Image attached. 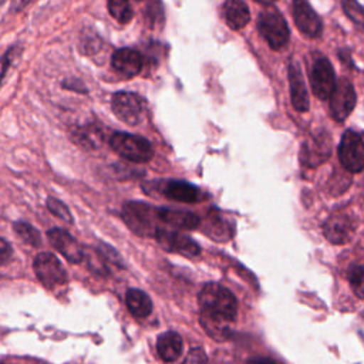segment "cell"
Masks as SVG:
<instances>
[{"label": "cell", "instance_id": "obj_36", "mask_svg": "<svg viewBox=\"0 0 364 364\" xmlns=\"http://www.w3.org/2000/svg\"><path fill=\"white\" fill-rule=\"evenodd\" d=\"M31 1H34V0H11L10 11H11V13H18V11H21L23 9H26Z\"/></svg>", "mask_w": 364, "mask_h": 364}, {"label": "cell", "instance_id": "obj_10", "mask_svg": "<svg viewBox=\"0 0 364 364\" xmlns=\"http://www.w3.org/2000/svg\"><path fill=\"white\" fill-rule=\"evenodd\" d=\"M313 94L320 100H327L336 87V75L331 63L320 55L316 58L310 73Z\"/></svg>", "mask_w": 364, "mask_h": 364}, {"label": "cell", "instance_id": "obj_18", "mask_svg": "<svg viewBox=\"0 0 364 364\" xmlns=\"http://www.w3.org/2000/svg\"><path fill=\"white\" fill-rule=\"evenodd\" d=\"M156 218L162 223L176 229L192 230L200 225V219L198 215L189 210L175 208H156Z\"/></svg>", "mask_w": 364, "mask_h": 364}, {"label": "cell", "instance_id": "obj_39", "mask_svg": "<svg viewBox=\"0 0 364 364\" xmlns=\"http://www.w3.org/2000/svg\"><path fill=\"white\" fill-rule=\"evenodd\" d=\"M136 1H139V0H136Z\"/></svg>", "mask_w": 364, "mask_h": 364}, {"label": "cell", "instance_id": "obj_20", "mask_svg": "<svg viewBox=\"0 0 364 364\" xmlns=\"http://www.w3.org/2000/svg\"><path fill=\"white\" fill-rule=\"evenodd\" d=\"M182 347H183V343L181 336L172 330L162 333L156 341L158 355L165 363H172L178 360L182 353Z\"/></svg>", "mask_w": 364, "mask_h": 364}, {"label": "cell", "instance_id": "obj_30", "mask_svg": "<svg viewBox=\"0 0 364 364\" xmlns=\"http://www.w3.org/2000/svg\"><path fill=\"white\" fill-rule=\"evenodd\" d=\"M97 252L102 256V259L105 262H109V263H114L115 266L118 267H124V263H122V257L121 255L111 246H108L107 243H100L98 245V249Z\"/></svg>", "mask_w": 364, "mask_h": 364}, {"label": "cell", "instance_id": "obj_27", "mask_svg": "<svg viewBox=\"0 0 364 364\" xmlns=\"http://www.w3.org/2000/svg\"><path fill=\"white\" fill-rule=\"evenodd\" d=\"M47 208H48V210H50L54 216L60 218L61 220H64V222H67V223H73L71 212H70V209L67 208V205L63 203L61 200H58V199H55V198H48V199H47Z\"/></svg>", "mask_w": 364, "mask_h": 364}, {"label": "cell", "instance_id": "obj_14", "mask_svg": "<svg viewBox=\"0 0 364 364\" xmlns=\"http://www.w3.org/2000/svg\"><path fill=\"white\" fill-rule=\"evenodd\" d=\"M161 193L168 199L185 203H196L205 198V193L196 185L185 181H165L161 183Z\"/></svg>", "mask_w": 364, "mask_h": 364}, {"label": "cell", "instance_id": "obj_2", "mask_svg": "<svg viewBox=\"0 0 364 364\" xmlns=\"http://www.w3.org/2000/svg\"><path fill=\"white\" fill-rule=\"evenodd\" d=\"M109 146L127 161L135 164H144L152 159L154 148L151 142L135 134L127 132H114L109 136Z\"/></svg>", "mask_w": 364, "mask_h": 364}, {"label": "cell", "instance_id": "obj_37", "mask_svg": "<svg viewBox=\"0 0 364 364\" xmlns=\"http://www.w3.org/2000/svg\"><path fill=\"white\" fill-rule=\"evenodd\" d=\"M249 364H277L276 361L270 360V358H257V360H253L252 363Z\"/></svg>", "mask_w": 364, "mask_h": 364}, {"label": "cell", "instance_id": "obj_21", "mask_svg": "<svg viewBox=\"0 0 364 364\" xmlns=\"http://www.w3.org/2000/svg\"><path fill=\"white\" fill-rule=\"evenodd\" d=\"M125 303L129 313L136 318H145L152 311L151 297L139 289H129L125 294Z\"/></svg>", "mask_w": 364, "mask_h": 364}, {"label": "cell", "instance_id": "obj_1", "mask_svg": "<svg viewBox=\"0 0 364 364\" xmlns=\"http://www.w3.org/2000/svg\"><path fill=\"white\" fill-rule=\"evenodd\" d=\"M199 323L209 337L223 341L232 334V323L237 317V301L233 293L219 284L208 283L198 296Z\"/></svg>", "mask_w": 364, "mask_h": 364}, {"label": "cell", "instance_id": "obj_31", "mask_svg": "<svg viewBox=\"0 0 364 364\" xmlns=\"http://www.w3.org/2000/svg\"><path fill=\"white\" fill-rule=\"evenodd\" d=\"M146 20L149 21V24H156L159 23V20H164V13H162V4L159 0H152L146 9L145 13Z\"/></svg>", "mask_w": 364, "mask_h": 364}, {"label": "cell", "instance_id": "obj_4", "mask_svg": "<svg viewBox=\"0 0 364 364\" xmlns=\"http://www.w3.org/2000/svg\"><path fill=\"white\" fill-rule=\"evenodd\" d=\"M122 219L128 228L139 236H154L158 229L155 220L156 208L142 202H128L122 208Z\"/></svg>", "mask_w": 364, "mask_h": 364}, {"label": "cell", "instance_id": "obj_34", "mask_svg": "<svg viewBox=\"0 0 364 364\" xmlns=\"http://www.w3.org/2000/svg\"><path fill=\"white\" fill-rule=\"evenodd\" d=\"M11 256H13L11 245L6 239L0 237V266L6 264L11 259Z\"/></svg>", "mask_w": 364, "mask_h": 364}, {"label": "cell", "instance_id": "obj_7", "mask_svg": "<svg viewBox=\"0 0 364 364\" xmlns=\"http://www.w3.org/2000/svg\"><path fill=\"white\" fill-rule=\"evenodd\" d=\"M111 107L117 118L125 122L127 125L135 127L144 118L145 102L135 92H129V91L115 92L111 100Z\"/></svg>", "mask_w": 364, "mask_h": 364}, {"label": "cell", "instance_id": "obj_11", "mask_svg": "<svg viewBox=\"0 0 364 364\" xmlns=\"http://www.w3.org/2000/svg\"><path fill=\"white\" fill-rule=\"evenodd\" d=\"M291 14L297 28L310 38H317L323 31V21L320 16L310 6L309 0H293Z\"/></svg>", "mask_w": 364, "mask_h": 364}, {"label": "cell", "instance_id": "obj_28", "mask_svg": "<svg viewBox=\"0 0 364 364\" xmlns=\"http://www.w3.org/2000/svg\"><path fill=\"white\" fill-rule=\"evenodd\" d=\"M347 277H348L350 286H351L353 291L355 293V296L358 299H363V267H361V264L351 266L348 269Z\"/></svg>", "mask_w": 364, "mask_h": 364}, {"label": "cell", "instance_id": "obj_5", "mask_svg": "<svg viewBox=\"0 0 364 364\" xmlns=\"http://www.w3.org/2000/svg\"><path fill=\"white\" fill-rule=\"evenodd\" d=\"M33 269L38 282L46 289H54L57 286H63L68 280L64 266L61 264L58 257L50 252L38 253L34 257Z\"/></svg>", "mask_w": 364, "mask_h": 364}, {"label": "cell", "instance_id": "obj_8", "mask_svg": "<svg viewBox=\"0 0 364 364\" xmlns=\"http://www.w3.org/2000/svg\"><path fill=\"white\" fill-rule=\"evenodd\" d=\"M328 98L330 114L338 122H343L351 114L357 101L355 90L347 78H340L336 81V87Z\"/></svg>", "mask_w": 364, "mask_h": 364}, {"label": "cell", "instance_id": "obj_23", "mask_svg": "<svg viewBox=\"0 0 364 364\" xmlns=\"http://www.w3.org/2000/svg\"><path fill=\"white\" fill-rule=\"evenodd\" d=\"M73 139L82 145L84 148L88 149H94L97 148L101 141H102V132L100 128H97L95 125H85V127H80L73 132Z\"/></svg>", "mask_w": 364, "mask_h": 364}, {"label": "cell", "instance_id": "obj_26", "mask_svg": "<svg viewBox=\"0 0 364 364\" xmlns=\"http://www.w3.org/2000/svg\"><path fill=\"white\" fill-rule=\"evenodd\" d=\"M84 259L87 260V266L91 272H94L95 274H107L108 269L105 264V260L102 259V256L97 252V250H91V252H85L84 250Z\"/></svg>", "mask_w": 364, "mask_h": 364}, {"label": "cell", "instance_id": "obj_29", "mask_svg": "<svg viewBox=\"0 0 364 364\" xmlns=\"http://www.w3.org/2000/svg\"><path fill=\"white\" fill-rule=\"evenodd\" d=\"M344 13L358 26L363 24V7L357 0H343Z\"/></svg>", "mask_w": 364, "mask_h": 364}, {"label": "cell", "instance_id": "obj_38", "mask_svg": "<svg viewBox=\"0 0 364 364\" xmlns=\"http://www.w3.org/2000/svg\"><path fill=\"white\" fill-rule=\"evenodd\" d=\"M256 3H260V4H263V6H272L276 0H255Z\"/></svg>", "mask_w": 364, "mask_h": 364}, {"label": "cell", "instance_id": "obj_25", "mask_svg": "<svg viewBox=\"0 0 364 364\" xmlns=\"http://www.w3.org/2000/svg\"><path fill=\"white\" fill-rule=\"evenodd\" d=\"M13 229L26 243H28L34 247H38L41 245L40 232L33 225H30L27 222H23V220H18V222L13 223Z\"/></svg>", "mask_w": 364, "mask_h": 364}, {"label": "cell", "instance_id": "obj_22", "mask_svg": "<svg viewBox=\"0 0 364 364\" xmlns=\"http://www.w3.org/2000/svg\"><path fill=\"white\" fill-rule=\"evenodd\" d=\"M203 232L212 237L213 240H219V242H223V240H229L230 236H232V229L229 228L228 222L218 213H213L208 218L206 223H205V228H203Z\"/></svg>", "mask_w": 364, "mask_h": 364}, {"label": "cell", "instance_id": "obj_12", "mask_svg": "<svg viewBox=\"0 0 364 364\" xmlns=\"http://www.w3.org/2000/svg\"><path fill=\"white\" fill-rule=\"evenodd\" d=\"M47 237L53 247L58 250L70 263H81L84 260V249L67 230L53 228L47 232Z\"/></svg>", "mask_w": 364, "mask_h": 364}, {"label": "cell", "instance_id": "obj_9", "mask_svg": "<svg viewBox=\"0 0 364 364\" xmlns=\"http://www.w3.org/2000/svg\"><path fill=\"white\" fill-rule=\"evenodd\" d=\"M154 237L159 243V246L172 253H179L186 257H193L200 253L199 245L186 235H182L176 230H168L164 228H158L154 233Z\"/></svg>", "mask_w": 364, "mask_h": 364}, {"label": "cell", "instance_id": "obj_35", "mask_svg": "<svg viewBox=\"0 0 364 364\" xmlns=\"http://www.w3.org/2000/svg\"><path fill=\"white\" fill-rule=\"evenodd\" d=\"M61 85L65 90H71V91H77V92H87V88L84 87V84L75 78H67L61 82Z\"/></svg>", "mask_w": 364, "mask_h": 364}, {"label": "cell", "instance_id": "obj_19", "mask_svg": "<svg viewBox=\"0 0 364 364\" xmlns=\"http://www.w3.org/2000/svg\"><path fill=\"white\" fill-rule=\"evenodd\" d=\"M222 16L232 30L243 28L250 20L249 7L243 0H226L222 6Z\"/></svg>", "mask_w": 364, "mask_h": 364}, {"label": "cell", "instance_id": "obj_13", "mask_svg": "<svg viewBox=\"0 0 364 364\" xmlns=\"http://www.w3.org/2000/svg\"><path fill=\"white\" fill-rule=\"evenodd\" d=\"M355 230V225L353 218L347 215H333L323 225V233L328 242L333 245H344L347 243Z\"/></svg>", "mask_w": 364, "mask_h": 364}, {"label": "cell", "instance_id": "obj_33", "mask_svg": "<svg viewBox=\"0 0 364 364\" xmlns=\"http://www.w3.org/2000/svg\"><path fill=\"white\" fill-rule=\"evenodd\" d=\"M17 47L14 46V47H10L1 57H0V87H1V82H3V80H4V77H6V73H7V70H9V67H10V64H11V60H13V57L16 55V50Z\"/></svg>", "mask_w": 364, "mask_h": 364}, {"label": "cell", "instance_id": "obj_16", "mask_svg": "<svg viewBox=\"0 0 364 364\" xmlns=\"http://www.w3.org/2000/svg\"><path fill=\"white\" fill-rule=\"evenodd\" d=\"M111 64L115 71L125 77H135L141 73L144 67V57L134 48L125 47L114 51L111 57Z\"/></svg>", "mask_w": 364, "mask_h": 364}, {"label": "cell", "instance_id": "obj_6", "mask_svg": "<svg viewBox=\"0 0 364 364\" xmlns=\"http://www.w3.org/2000/svg\"><path fill=\"white\" fill-rule=\"evenodd\" d=\"M338 159L344 169L357 173L364 168L363 136L354 129H347L338 145Z\"/></svg>", "mask_w": 364, "mask_h": 364}, {"label": "cell", "instance_id": "obj_24", "mask_svg": "<svg viewBox=\"0 0 364 364\" xmlns=\"http://www.w3.org/2000/svg\"><path fill=\"white\" fill-rule=\"evenodd\" d=\"M109 14L121 24H127L132 18V7L129 0H107Z\"/></svg>", "mask_w": 364, "mask_h": 364}, {"label": "cell", "instance_id": "obj_17", "mask_svg": "<svg viewBox=\"0 0 364 364\" xmlns=\"http://www.w3.org/2000/svg\"><path fill=\"white\" fill-rule=\"evenodd\" d=\"M331 152V136L327 134H320L316 139L304 142L301 146V162L306 166H316L324 162Z\"/></svg>", "mask_w": 364, "mask_h": 364}, {"label": "cell", "instance_id": "obj_3", "mask_svg": "<svg viewBox=\"0 0 364 364\" xmlns=\"http://www.w3.org/2000/svg\"><path fill=\"white\" fill-rule=\"evenodd\" d=\"M257 28L262 37L273 50H282L290 37L284 17L274 7L263 10L257 17Z\"/></svg>", "mask_w": 364, "mask_h": 364}, {"label": "cell", "instance_id": "obj_40", "mask_svg": "<svg viewBox=\"0 0 364 364\" xmlns=\"http://www.w3.org/2000/svg\"><path fill=\"white\" fill-rule=\"evenodd\" d=\"M0 364H3V363H0Z\"/></svg>", "mask_w": 364, "mask_h": 364}, {"label": "cell", "instance_id": "obj_15", "mask_svg": "<svg viewBox=\"0 0 364 364\" xmlns=\"http://www.w3.org/2000/svg\"><path fill=\"white\" fill-rule=\"evenodd\" d=\"M289 84H290V100H291L293 108L299 112H306L309 109L310 101H309V94H307L303 73L300 70V65L296 61H293L289 65Z\"/></svg>", "mask_w": 364, "mask_h": 364}, {"label": "cell", "instance_id": "obj_32", "mask_svg": "<svg viewBox=\"0 0 364 364\" xmlns=\"http://www.w3.org/2000/svg\"><path fill=\"white\" fill-rule=\"evenodd\" d=\"M183 364H209V358L200 347H195L189 350L183 360Z\"/></svg>", "mask_w": 364, "mask_h": 364}]
</instances>
